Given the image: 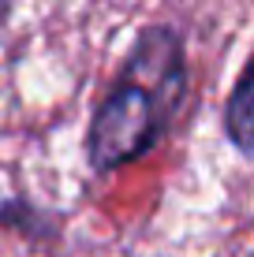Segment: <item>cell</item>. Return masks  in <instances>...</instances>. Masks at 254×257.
<instances>
[{"instance_id":"cell-1","label":"cell","mask_w":254,"mask_h":257,"mask_svg":"<svg viewBox=\"0 0 254 257\" xmlns=\"http://www.w3.org/2000/svg\"><path fill=\"white\" fill-rule=\"evenodd\" d=\"M191 93L183 34L153 23L131 41L116 78L105 86L86 127V164L94 175L150 157L172 135Z\"/></svg>"},{"instance_id":"cell-2","label":"cell","mask_w":254,"mask_h":257,"mask_svg":"<svg viewBox=\"0 0 254 257\" xmlns=\"http://www.w3.org/2000/svg\"><path fill=\"white\" fill-rule=\"evenodd\" d=\"M250 78H254V64H243L228 101H224V116H221L224 138L232 142V149L243 161L254 157V90H250Z\"/></svg>"},{"instance_id":"cell-3","label":"cell","mask_w":254,"mask_h":257,"mask_svg":"<svg viewBox=\"0 0 254 257\" xmlns=\"http://www.w3.org/2000/svg\"><path fill=\"white\" fill-rule=\"evenodd\" d=\"M0 231H15L30 242H41L60 231V216H49L45 209H38L26 198H4L0 201Z\"/></svg>"}]
</instances>
